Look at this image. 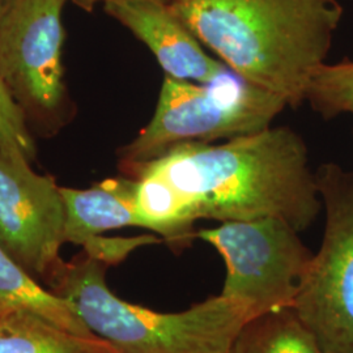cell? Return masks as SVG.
Wrapping results in <instances>:
<instances>
[{"mask_svg":"<svg viewBox=\"0 0 353 353\" xmlns=\"http://www.w3.org/2000/svg\"><path fill=\"white\" fill-rule=\"evenodd\" d=\"M176 192L194 223L278 217L299 233L323 204L303 138L290 127L227 140L190 143L145 165Z\"/></svg>","mask_w":353,"mask_h":353,"instance_id":"obj_1","label":"cell"},{"mask_svg":"<svg viewBox=\"0 0 353 353\" xmlns=\"http://www.w3.org/2000/svg\"><path fill=\"white\" fill-rule=\"evenodd\" d=\"M190 30L234 74L283 97L306 101L341 24L338 0H169Z\"/></svg>","mask_w":353,"mask_h":353,"instance_id":"obj_2","label":"cell"},{"mask_svg":"<svg viewBox=\"0 0 353 353\" xmlns=\"http://www.w3.org/2000/svg\"><path fill=\"white\" fill-rule=\"evenodd\" d=\"M108 267L83 252L64 262L49 290L72 303L89 331L118 353H228L250 319L221 294L176 313L128 303L108 287Z\"/></svg>","mask_w":353,"mask_h":353,"instance_id":"obj_3","label":"cell"},{"mask_svg":"<svg viewBox=\"0 0 353 353\" xmlns=\"http://www.w3.org/2000/svg\"><path fill=\"white\" fill-rule=\"evenodd\" d=\"M288 106L228 68L208 83L165 76L151 122L118 151V168L134 179L140 170L182 144H212L252 135L271 127Z\"/></svg>","mask_w":353,"mask_h":353,"instance_id":"obj_4","label":"cell"},{"mask_svg":"<svg viewBox=\"0 0 353 353\" xmlns=\"http://www.w3.org/2000/svg\"><path fill=\"white\" fill-rule=\"evenodd\" d=\"M67 0H6L0 12V77L32 130L52 137L72 119L64 81Z\"/></svg>","mask_w":353,"mask_h":353,"instance_id":"obj_5","label":"cell"},{"mask_svg":"<svg viewBox=\"0 0 353 353\" xmlns=\"http://www.w3.org/2000/svg\"><path fill=\"white\" fill-rule=\"evenodd\" d=\"M316 186L326 212L323 240L292 309L328 353H353V173L321 165Z\"/></svg>","mask_w":353,"mask_h":353,"instance_id":"obj_6","label":"cell"},{"mask_svg":"<svg viewBox=\"0 0 353 353\" xmlns=\"http://www.w3.org/2000/svg\"><path fill=\"white\" fill-rule=\"evenodd\" d=\"M227 265L221 296L249 318L292 307L313 254L299 232L278 217L227 221L196 232Z\"/></svg>","mask_w":353,"mask_h":353,"instance_id":"obj_7","label":"cell"},{"mask_svg":"<svg viewBox=\"0 0 353 353\" xmlns=\"http://www.w3.org/2000/svg\"><path fill=\"white\" fill-rule=\"evenodd\" d=\"M65 207L61 186L0 154V248L48 290L64 261Z\"/></svg>","mask_w":353,"mask_h":353,"instance_id":"obj_8","label":"cell"},{"mask_svg":"<svg viewBox=\"0 0 353 353\" xmlns=\"http://www.w3.org/2000/svg\"><path fill=\"white\" fill-rule=\"evenodd\" d=\"M105 12L148 46L165 76L208 83L228 70L204 50L202 42L163 0H122L105 4Z\"/></svg>","mask_w":353,"mask_h":353,"instance_id":"obj_9","label":"cell"},{"mask_svg":"<svg viewBox=\"0 0 353 353\" xmlns=\"http://www.w3.org/2000/svg\"><path fill=\"white\" fill-rule=\"evenodd\" d=\"M61 191L65 207V242L84 246L109 230L141 228L135 207V179L112 178L90 189L61 188Z\"/></svg>","mask_w":353,"mask_h":353,"instance_id":"obj_10","label":"cell"},{"mask_svg":"<svg viewBox=\"0 0 353 353\" xmlns=\"http://www.w3.org/2000/svg\"><path fill=\"white\" fill-rule=\"evenodd\" d=\"M0 353H118L96 335L58 327L32 313L0 306Z\"/></svg>","mask_w":353,"mask_h":353,"instance_id":"obj_11","label":"cell"},{"mask_svg":"<svg viewBox=\"0 0 353 353\" xmlns=\"http://www.w3.org/2000/svg\"><path fill=\"white\" fill-rule=\"evenodd\" d=\"M0 306L32 313L58 327L80 335H93L75 306L42 287L24 267L0 248Z\"/></svg>","mask_w":353,"mask_h":353,"instance_id":"obj_12","label":"cell"},{"mask_svg":"<svg viewBox=\"0 0 353 353\" xmlns=\"http://www.w3.org/2000/svg\"><path fill=\"white\" fill-rule=\"evenodd\" d=\"M228 353H328L292 307L245 322Z\"/></svg>","mask_w":353,"mask_h":353,"instance_id":"obj_13","label":"cell"},{"mask_svg":"<svg viewBox=\"0 0 353 353\" xmlns=\"http://www.w3.org/2000/svg\"><path fill=\"white\" fill-rule=\"evenodd\" d=\"M306 101L326 121L353 114V61L323 64L312 79Z\"/></svg>","mask_w":353,"mask_h":353,"instance_id":"obj_14","label":"cell"},{"mask_svg":"<svg viewBox=\"0 0 353 353\" xmlns=\"http://www.w3.org/2000/svg\"><path fill=\"white\" fill-rule=\"evenodd\" d=\"M0 154L10 164L28 169L36 159L37 148L32 128L20 106L0 77Z\"/></svg>","mask_w":353,"mask_h":353,"instance_id":"obj_15","label":"cell"},{"mask_svg":"<svg viewBox=\"0 0 353 353\" xmlns=\"http://www.w3.org/2000/svg\"><path fill=\"white\" fill-rule=\"evenodd\" d=\"M160 241L154 236H141L134 239H106L97 236L88 241L83 249L90 258L97 259L106 265H113L125 261L127 255L137 248L157 243Z\"/></svg>","mask_w":353,"mask_h":353,"instance_id":"obj_16","label":"cell"},{"mask_svg":"<svg viewBox=\"0 0 353 353\" xmlns=\"http://www.w3.org/2000/svg\"><path fill=\"white\" fill-rule=\"evenodd\" d=\"M72 1H75L76 4H77L79 7H81V8H84V10H88V11H90V10L94 7V4H97V3L108 4V3L122 1V0H72ZM163 1H169V0H163Z\"/></svg>","mask_w":353,"mask_h":353,"instance_id":"obj_17","label":"cell"},{"mask_svg":"<svg viewBox=\"0 0 353 353\" xmlns=\"http://www.w3.org/2000/svg\"><path fill=\"white\" fill-rule=\"evenodd\" d=\"M4 4H6V0H0V12H1V10H3Z\"/></svg>","mask_w":353,"mask_h":353,"instance_id":"obj_18","label":"cell"}]
</instances>
